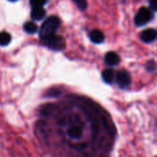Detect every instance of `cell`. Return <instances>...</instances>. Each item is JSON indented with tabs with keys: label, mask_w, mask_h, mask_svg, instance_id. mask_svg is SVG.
Listing matches in <instances>:
<instances>
[{
	"label": "cell",
	"mask_w": 157,
	"mask_h": 157,
	"mask_svg": "<svg viewBox=\"0 0 157 157\" xmlns=\"http://www.w3.org/2000/svg\"><path fill=\"white\" fill-rule=\"evenodd\" d=\"M92 121L91 116L81 113L76 109L66 108L58 116V126L63 139L70 147L77 150H85L93 132H96Z\"/></svg>",
	"instance_id": "obj_1"
},
{
	"label": "cell",
	"mask_w": 157,
	"mask_h": 157,
	"mask_svg": "<svg viewBox=\"0 0 157 157\" xmlns=\"http://www.w3.org/2000/svg\"><path fill=\"white\" fill-rule=\"evenodd\" d=\"M61 25V20L59 17L52 16L49 17L41 25L40 29V38L44 40L48 37L53 35L55 31L59 29Z\"/></svg>",
	"instance_id": "obj_2"
},
{
	"label": "cell",
	"mask_w": 157,
	"mask_h": 157,
	"mask_svg": "<svg viewBox=\"0 0 157 157\" xmlns=\"http://www.w3.org/2000/svg\"><path fill=\"white\" fill-rule=\"evenodd\" d=\"M43 41H44L45 45L52 51L59 52V51H63L65 48V40L60 35L53 34V35L48 37L47 39H45Z\"/></svg>",
	"instance_id": "obj_3"
},
{
	"label": "cell",
	"mask_w": 157,
	"mask_h": 157,
	"mask_svg": "<svg viewBox=\"0 0 157 157\" xmlns=\"http://www.w3.org/2000/svg\"><path fill=\"white\" fill-rule=\"evenodd\" d=\"M154 15L151 9L147 8V7H141L137 13V15L135 16L134 21L135 24L137 26H144L145 24H147L152 18H153Z\"/></svg>",
	"instance_id": "obj_4"
},
{
	"label": "cell",
	"mask_w": 157,
	"mask_h": 157,
	"mask_svg": "<svg viewBox=\"0 0 157 157\" xmlns=\"http://www.w3.org/2000/svg\"><path fill=\"white\" fill-rule=\"evenodd\" d=\"M116 82L119 85V86L122 89H126L131 86L132 78L130 74L125 70H121L116 74Z\"/></svg>",
	"instance_id": "obj_5"
},
{
	"label": "cell",
	"mask_w": 157,
	"mask_h": 157,
	"mask_svg": "<svg viewBox=\"0 0 157 157\" xmlns=\"http://www.w3.org/2000/svg\"><path fill=\"white\" fill-rule=\"evenodd\" d=\"M156 31L154 29H147L141 34V40L146 43H151L156 39Z\"/></svg>",
	"instance_id": "obj_6"
},
{
	"label": "cell",
	"mask_w": 157,
	"mask_h": 157,
	"mask_svg": "<svg viewBox=\"0 0 157 157\" xmlns=\"http://www.w3.org/2000/svg\"><path fill=\"white\" fill-rule=\"evenodd\" d=\"M120 61H121L120 56L116 52H109L105 56V62H106V63L109 64V65H110V66L118 65L120 63Z\"/></svg>",
	"instance_id": "obj_7"
},
{
	"label": "cell",
	"mask_w": 157,
	"mask_h": 157,
	"mask_svg": "<svg viewBox=\"0 0 157 157\" xmlns=\"http://www.w3.org/2000/svg\"><path fill=\"white\" fill-rule=\"evenodd\" d=\"M45 9L42 6H33L30 12V17L34 20H40L45 17Z\"/></svg>",
	"instance_id": "obj_8"
},
{
	"label": "cell",
	"mask_w": 157,
	"mask_h": 157,
	"mask_svg": "<svg viewBox=\"0 0 157 157\" xmlns=\"http://www.w3.org/2000/svg\"><path fill=\"white\" fill-rule=\"evenodd\" d=\"M116 72L112 68H108L102 72V79L107 84H112L115 80Z\"/></svg>",
	"instance_id": "obj_9"
},
{
	"label": "cell",
	"mask_w": 157,
	"mask_h": 157,
	"mask_svg": "<svg viewBox=\"0 0 157 157\" xmlns=\"http://www.w3.org/2000/svg\"><path fill=\"white\" fill-rule=\"evenodd\" d=\"M89 38L90 40L97 44L102 43L105 40V36L103 34L102 31H100L99 29H94L89 33Z\"/></svg>",
	"instance_id": "obj_10"
},
{
	"label": "cell",
	"mask_w": 157,
	"mask_h": 157,
	"mask_svg": "<svg viewBox=\"0 0 157 157\" xmlns=\"http://www.w3.org/2000/svg\"><path fill=\"white\" fill-rule=\"evenodd\" d=\"M23 29H24V31L27 32V33H29V34H33V33H35V32L38 31V26H37V24L34 23V22H31V21L27 22L24 25Z\"/></svg>",
	"instance_id": "obj_11"
},
{
	"label": "cell",
	"mask_w": 157,
	"mask_h": 157,
	"mask_svg": "<svg viewBox=\"0 0 157 157\" xmlns=\"http://www.w3.org/2000/svg\"><path fill=\"white\" fill-rule=\"evenodd\" d=\"M10 40H11V36L9 33H7L6 31L0 32V45L6 46L10 42Z\"/></svg>",
	"instance_id": "obj_12"
},
{
	"label": "cell",
	"mask_w": 157,
	"mask_h": 157,
	"mask_svg": "<svg viewBox=\"0 0 157 157\" xmlns=\"http://www.w3.org/2000/svg\"><path fill=\"white\" fill-rule=\"evenodd\" d=\"M49 0H30V5L31 6H42L45 5Z\"/></svg>",
	"instance_id": "obj_13"
},
{
	"label": "cell",
	"mask_w": 157,
	"mask_h": 157,
	"mask_svg": "<svg viewBox=\"0 0 157 157\" xmlns=\"http://www.w3.org/2000/svg\"><path fill=\"white\" fill-rule=\"evenodd\" d=\"M74 2L77 5L80 9H86L87 6V3L86 0H74Z\"/></svg>",
	"instance_id": "obj_14"
},
{
	"label": "cell",
	"mask_w": 157,
	"mask_h": 157,
	"mask_svg": "<svg viewBox=\"0 0 157 157\" xmlns=\"http://www.w3.org/2000/svg\"><path fill=\"white\" fill-rule=\"evenodd\" d=\"M146 68H147V70H148L149 72L155 71V62L154 60L149 61V62L147 63V64H146Z\"/></svg>",
	"instance_id": "obj_15"
},
{
	"label": "cell",
	"mask_w": 157,
	"mask_h": 157,
	"mask_svg": "<svg viewBox=\"0 0 157 157\" xmlns=\"http://www.w3.org/2000/svg\"><path fill=\"white\" fill-rule=\"evenodd\" d=\"M149 4H150V9H151V10H153V11H156L157 0H150Z\"/></svg>",
	"instance_id": "obj_16"
},
{
	"label": "cell",
	"mask_w": 157,
	"mask_h": 157,
	"mask_svg": "<svg viewBox=\"0 0 157 157\" xmlns=\"http://www.w3.org/2000/svg\"><path fill=\"white\" fill-rule=\"evenodd\" d=\"M9 1H12V2H15V1H17V0H9Z\"/></svg>",
	"instance_id": "obj_17"
}]
</instances>
